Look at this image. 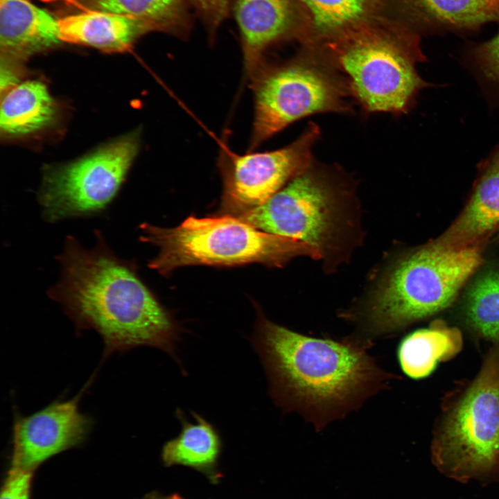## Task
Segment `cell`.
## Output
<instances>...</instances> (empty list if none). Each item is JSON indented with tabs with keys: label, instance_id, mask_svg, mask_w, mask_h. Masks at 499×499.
Wrapping results in <instances>:
<instances>
[{
	"label": "cell",
	"instance_id": "6da1fadb",
	"mask_svg": "<svg viewBox=\"0 0 499 499\" xmlns=\"http://www.w3.org/2000/svg\"><path fill=\"white\" fill-rule=\"evenodd\" d=\"M96 235L90 250L67 236L58 256L61 276L48 295L78 330L100 334L105 356L152 347L171 356L184 371L177 353L183 329L143 283L134 265L116 256L100 231Z\"/></svg>",
	"mask_w": 499,
	"mask_h": 499
},
{
	"label": "cell",
	"instance_id": "7a4b0ae2",
	"mask_svg": "<svg viewBox=\"0 0 499 499\" xmlns=\"http://www.w3.org/2000/svg\"><path fill=\"white\" fill-rule=\"evenodd\" d=\"M250 341L273 402L283 412L299 413L317 430L359 408L393 378L353 338L308 337L261 313Z\"/></svg>",
	"mask_w": 499,
	"mask_h": 499
},
{
	"label": "cell",
	"instance_id": "3957f363",
	"mask_svg": "<svg viewBox=\"0 0 499 499\" xmlns=\"http://www.w3.org/2000/svg\"><path fill=\"white\" fill-rule=\"evenodd\" d=\"M482 261L479 244L448 247L434 240L400 259L365 310L366 343L446 308Z\"/></svg>",
	"mask_w": 499,
	"mask_h": 499
},
{
	"label": "cell",
	"instance_id": "277c9868",
	"mask_svg": "<svg viewBox=\"0 0 499 499\" xmlns=\"http://www.w3.org/2000/svg\"><path fill=\"white\" fill-rule=\"evenodd\" d=\"M141 239L155 245L148 266L160 274L192 265H234L260 263L281 266L297 256L319 259L322 253L307 243L260 230L240 218L191 216L179 226L143 223Z\"/></svg>",
	"mask_w": 499,
	"mask_h": 499
},
{
	"label": "cell",
	"instance_id": "5b68a950",
	"mask_svg": "<svg viewBox=\"0 0 499 499\" xmlns=\"http://www.w3.org/2000/svg\"><path fill=\"white\" fill-rule=\"evenodd\" d=\"M247 78L254 102L250 151L304 117L353 112L347 82L330 58L264 60Z\"/></svg>",
	"mask_w": 499,
	"mask_h": 499
},
{
	"label": "cell",
	"instance_id": "8992f818",
	"mask_svg": "<svg viewBox=\"0 0 499 499\" xmlns=\"http://www.w3.org/2000/svg\"><path fill=\"white\" fill-rule=\"evenodd\" d=\"M431 451L439 471L455 480L499 479L498 347L443 417Z\"/></svg>",
	"mask_w": 499,
	"mask_h": 499
},
{
	"label": "cell",
	"instance_id": "52a82bcc",
	"mask_svg": "<svg viewBox=\"0 0 499 499\" xmlns=\"http://www.w3.org/2000/svg\"><path fill=\"white\" fill-rule=\"evenodd\" d=\"M330 50L351 97L366 113L404 114L427 86L416 69L423 55L412 40L360 33L335 42Z\"/></svg>",
	"mask_w": 499,
	"mask_h": 499
},
{
	"label": "cell",
	"instance_id": "ba28073f",
	"mask_svg": "<svg viewBox=\"0 0 499 499\" xmlns=\"http://www.w3.org/2000/svg\"><path fill=\"white\" fill-rule=\"evenodd\" d=\"M338 172L315 160L262 205L239 217L254 227L322 252L338 234L342 190Z\"/></svg>",
	"mask_w": 499,
	"mask_h": 499
},
{
	"label": "cell",
	"instance_id": "9c48e42d",
	"mask_svg": "<svg viewBox=\"0 0 499 499\" xmlns=\"http://www.w3.org/2000/svg\"><path fill=\"white\" fill-rule=\"evenodd\" d=\"M139 146V132L116 139L76 161L47 168L39 192L49 222L94 215L117 194Z\"/></svg>",
	"mask_w": 499,
	"mask_h": 499
},
{
	"label": "cell",
	"instance_id": "30bf717a",
	"mask_svg": "<svg viewBox=\"0 0 499 499\" xmlns=\"http://www.w3.org/2000/svg\"><path fill=\"white\" fill-rule=\"evenodd\" d=\"M320 134L318 125L310 123L296 139L277 150L240 155L222 148L226 205L242 214L264 204L314 161L313 149Z\"/></svg>",
	"mask_w": 499,
	"mask_h": 499
},
{
	"label": "cell",
	"instance_id": "8fae6325",
	"mask_svg": "<svg viewBox=\"0 0 499 499\" xmlns=\"http://www.w3.org/2000/svg\"><path fill=\"white\" fill-rule=\"evenodd\" d=\"M82 395L80 392L30 415L16 417L11 468L33 472L45 460L83 441L91 421L80 410Z\"/></svg>",
	"mask_w": 499,
	"mask_h": 499
},
{
	"label": "cell",
	"instance_id": "7c38bea8",
	"mask_svg": "<svg viewBox=\"0 0 499 499\" xmlns=\"http://www.w3.org/2000/svg\"><path fill=\"white\" fill-rule=\"evenodd\" d=\"M234 12L248 76L265 60L266 50L290 30L293 7L290 0H234Z\"/></svg>",
	"mask_w": 499,
	"mask_h": 499
},
{
	"label": "cell",
	"instance_id": "4fadbf2b",
	"mask_svg": "<svg viewBox=\"0 0 499 499\" xmlns=\"http://www.w3.org/2000/svg\"><path fill=\"white\" fill-rule=\"evenodd\" d=\"M61 41L58 20L28 0H0L1 55L20 60Z\"/></svg>",
	"mask_w": 499,
	"mask_h": 499
},
{
	"label": "cell",
	"instance_id": "5bb4252c",
	"mask_svg": "<svg viewBox=\"0 0 499 499\" xmlns=\"http://www.w3.org/2000/svg\"><path fill=\"white\" fill-rule=\"evenodd\" d=\"M499 227V151L480 177L460 215L434 241L448 247L480 244Z\"/></svg>",
	"mask_w": 499,
	"mask_h": 499
},
{
	"label": "cell",
	"instance_id": "9a60e30c",
	"mask_svg": "<svg viewBox=\"0 0 499 499\" xmlns=\"http://www.w3.org/2000/svg\"><path fill=\"white\" fill-rule=\"evenodd\" d=\"M62 42L92 46L105 52L128 50L150 32L141 21L114 12L87 10L58 19Z\"/></svg>",
	"mask_w": 499,
	"mask_h": 499
},
{
	"label": "cell",
	"instance_id": "2e32d148",
	"mask_svg": "<svg viewBox=\"0 0 499 499\" xmlns=\"http://www.w3.org/2000/svg\"><path fill=\"white\" fill-rule=\"evenodd\" d=\"M194 422L187 420L177 408L175 416L181 423L180 434L167 441L161 450L166 466L182 465L202 473L212 483L221 478L218 470L222 441L213 424L195 412H191Z\"/></svg>",
	"mask_w": 499,
	"mask_h": 499
},
{
	"label": "cell",
	"instance_id": "e0dca14e",
	"mask_svg": "<svg viewBox=\"0 0 499 499\" xmlns=\"http://www.w3.org/2000/svg\"><path fill=\"white\" fill-rule=\"evenodd\" d=\"M55 114L56 107L46 85L27 80L6 93L1 105V130L10 137L35 133L50 125Z\"/></svg>",
	"mask_w": 499,
	"mask_h": 499
},
{
	"label": "cell",
	"instance_id": "ac0fdd59",
	"mask_svg": "<svg viewBox=\"0 0 499 499\" xmlns=\"http://www.w3.org/2000/svg\"><path fill=\"white\" fill-rule=\"evenodd\" d=\"M462 342L459 331L436 321L426 329L406 336L398 348V359L404 373L418 379L427 376L439 360L456 354Z\"/></svg>",
	"mask_w": 499,
	"mask_h": 499
},
{
	"label": "cell",
	"instance_id": "d6986e66",
	"mask_svg": "<svg viewBox=\"0 0 499 499\" xmlns=\"http://www.w3.org/2000/svg\"><path fill=\"white\" fill-rule=\"evenodd\" d=\"M87 10L130 16L143 22L150 31L186 37L191 28L189 0H80Z\"/></svg>",
	"mask_w": 499,
	"mask_h": 499
},
{
	"label": "cell",
	"instance_id": "ffe728a7",
	"mask_svg": "<svg viewBox=\"0 0 499 499\" xmlns=\"http://www.w3.org/2000/svg\"><path fill=\"white\" fill-rule=\"evenodd\" d=\"M464 315L478 334L499 344V270H488L473 281L466 296Z\"/></svg>",
	"mask_w": 499,
	"mask_h": 499
},
{
	"label": "cell",
	"instance_id": "44dd1931",
	"mask_svg": "<svg viewBox=\"0 0 499 499\" xmlns=\"http://www.w3.org/2000/svg\"><path fill=\"white\" fill-rule=\"evenodd\" d=\"M432 22L459 29H471L499 21V0H415Z\"/></svg>",
	"mask_w": 499,
	"mask_h": 499
},
{
	"label": "cell",
	"instance_id": "7402d4cb",
	"mask_svg": "<svg viewBox=\"0 0 499 499\" xmlns=\"http://www.w3.org/2000/svg\"><path fill=\"white\" fill-rule=\"evenodd\" d=\"M314 24L322 30H333L355 22L367 12L370 0H301Z\"/></svg>",
	"mask_w": 499,
	"mask_h": 499
},
{
	"label": "cell",
	"instance_id": "603a6c76",
	"mask_svg": "<svg viewBox=\"0 0 499 499\" xmlns=\"http://www.w3.org/2000/svg\"><path fill=\"white\" fill-rule=\"evenodd\" d=\"M231 0H189L211 36L228 17Z\"/></svg>",
	"mask_w": 499,
	"mask_h": 499
},
{
	"label": "cell",
	"instance_id": "cb8c5ba5",
	"mask_svg": "<svg viewBox=\"0 0 499 499\" xmlns=\"http://www.w3.org/2000/svg\"><path fill=\"white\" fill-rule=\"evenodd\" d=\"M473 57L483 73L499 85V34L478 45Z\"/></svg>",
	"mask_w": 499,
	"mask_h": 499
},
{
	"label": "cell",
	"instance_id": "d4e9b609",
	"mask_svg": "<svg viewBox=\"0 0 499 499\" xmlns=\"http://www.w3.org/2000/svg\"><path fill=\"white\" fill-rule=\"evenodd\" d=\"M32 471L10 468L1 499H29Z\"/></svg>",
	"mask_w": 499,
	"mask_h": 499
},
{
	"label": "cell",
	"instance_id": "484cf974",
	"mask_svg": "<svg viewBox=\"0 0 499 499\" xmlns=\"http://www.w3.org/2000/svg\"><path fill=\"white\" fill-rule=\"evenodd\" d=\"M143 499H184L178 494H173L168 496H163L158 493H150L147 495Z\"/></svg>",
	"mask_w": 499,
	"mask_h": 499
},
{
	"label": "cell",
	"instance_id": "4316f807",
	"mask_svg": "<svg viewBox=\"0 0 499 499\" xmlns=\"http://www.w3.org/2000/svg\"><path fill=\"white\" fill-rule=\"evenodd\" d=\"M44 1H53V0H44Z\"/></svg>",
	"mask_w": 499,
	"mask_h": 499
}]
</instances>
